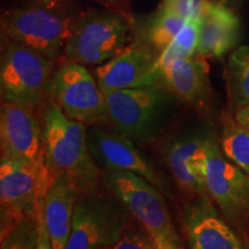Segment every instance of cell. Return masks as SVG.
Returning a JSON list of instances; mask_svg holds the SVG:
<instances>
[{
  "instance_id": "6da1fadb",
  "label": "cell",
  "mask_w": 249,
  "mask_h": 249,
  "mask_svg": "<svg viewBox=\"0 0 249 249\" xmlns=\"http://www.w3.org/2000/svg\"><path fill=\"white\" fill-rule=\"evenodd\" d=\"M43 151L51 176L73 180L81 195L97 193L99 172L90 151L86 124L68 118L49 98L43 117Z\"/></svg>"
},
{
  "instance_id": "7a4b0ae2",
  "label": "cell",
  "mask_w": 249,
  "mask_h": 249,
  "mask_svg": "<svg viewBox=\"0 0 249 249\" xmlns=\"http://www.w3.org/2000/svg\"><path fill=\"white\" fill-rule=\"evenodd\" d=\"M52 180L44 156L34 163L1 160V236L22 220L36 219Z\"/></svg>"
},
{
  "instance_id": "3957f363",
  "label": "cell",
  "mask_w": 249,
  "mask_h": 249,
  "mask_svg": "<svg viewBox=\"0 0 249 249\" xmlns=\"http://www.w3.org/2000/svg\"><path fill=\"white\" fill-rule=\"evenodd\" d=\"M111 189L136 222L154 239L157 249H181L160 189L130 172L111 171Z\"/></svg>"
},
{
  "instance_id": "277c9868",
  "label": "cell",
  "mask_w": 249,
  "mask_h": 249,
  "mask_svg": "<svg viewBox=\"0 0 249 249\" xmlns=\"http://www.w3.org/2000/svg\"><path fill=\"white\" fill-rule=\"evenodd\" d=\"M71 18L58 6L33 4L2 15L4 38L20 43L55 61L74 29Z\"/></svg>"
},
{
  "instance_id": "5b68a950",
  "label": "cell",
  "mask_w": 249,
  "mask_h": 249,
  "mask_svg": "<svg viewBox=\"0 0 249 249\" xmlns=\"http://www.w3.org/2000/svg\"><path fill=\"white\" fill-rule=\"evenodd\" d=\"M54 61L20 43L4 38L0 61L2 102L36 107L48 96Z\"/></svg>"
},
{
  "instance_id": "8992f818",
  "label": "cell",
  "mask_w": 249,
  "mask_h": 249,
  "mask_svg": "<svg viewBox=\"0 0 249 249\" xmlns=\"http://www.w3.org/2000/svg\"><path fill=\"white\" fill-rule=\"evenodd\" d=\"M169 92L160 85L104 93L105 119L114 132L129 140L150 139L161 126Z\"/></svg>"
},
{
  "instance_id": "52a82bcc",
  "label": "cell",
  "mask_w": 249,
  "mask_h": 249,
  "mask_svg": "<svg viewBox=\"0 0 249 249\" xmlns=\"http://www.w3.org/2000/svg\"><path fill=\"white\" fill-rule=\"evenodd\" d=\"M129 29L128 20L118 13L89 15L74 26L62 53L83 66L102 65L124 49Z\"/></svg>"
},
{
  "instance_id": "ba28073f",
  "label": "cell",
  "mask_w": 249,
  "mask_h": 249,
  "mask_svg": "<svg viewBox=\"0 0 249 249\" xmlns=\"http://www.w3.org/2000/svg\"><path fill=\"white\" fill-rule=\"evenodd\" d=\"M48 96L71 119L85 124L105 119L104 93L83 65L66 61L55 70Z\"/></svg>"
},
{
  "instance_id": "9c48e42d",
  "label": "cell",
  "mask_w": 249,
  "mask_h": 249,
  "mask_svg": "<svg viewBox=\"0 0 249 249\" xmlns=\"http://www.w3.org/2000/svg\"><path fill=\"white\" fill-rule=\"evenodd\" d=\"M207 194L230 222L249 218V176L224 156L216 138L208 136L205 164Z\"/></svg>"
},
{
  "instance_id": "30bf717a",
  "label": "cell",
  "mask_w": 249,
  "mask_h": 249,
  "mask_svg": "<svg viewBox=\"0 0 249 249\" xmlns=\"http://www.w3.org/2000/svg\"><path fill=\"white\" fill-rule=\"evenodd\" d=\"M124 227V217L114 205L96 194L81 195L74 209L66 249L112 247Z\"/></svg>"
},
{
  "instance_id": "8fae6325",
  "label": "cell",
  "mask_w": 249,
  "mask_h": 249,
  "mask_svg": "<svg viewBox=\"0 0 249 249\" xmlns=\"http://www.w3.org/2000/svg\"><path fill=\"white\" fill-rule=\"evenodd\" d=\"M1 160L34 163L44 156L43 123L35 107L2 102L0 108Z\"/></svg>"
},
{
  "instance_id": "7c38bea8",
  "label": "cell",
  "mask_w": 249,
  "mask_h": 249,
  "mask_svg": "<svg viewBox=\"0 0 249 249\" xmlns=\"http://www.w3.org/2000/svg\"><path fill=\"white\" fill-rule=\"evenodd\" d=\"M157 58L147 45L124 48L110 60L95 68V77L103 93L123 89L160 86Z\"/></svg>"
},
{
  "instance_id": "4fadbf2b",
  "label": "cell",
  "mask_w": 249,
  "mask_h": 249,
  "mask_svg": "<svg viewBox=\"0 0 249 249\" xmlns=\"http://www.w3.org/2000/svg\"><path fill=\"white\" fill-rule=\"evenodd\" d=\"M182 229L191 249H249L207 195L195 196L186 205Z\"/></svg>"
},
{
  "instance_id": "5bb4252c",
  "label": "cell",
  "mask_w": 249,
  "mask_h": 249,
  "mask_svg": "<svg viewBox=\"0 0 249 249\" xmlns=\"http://www.w3.org/2000/svg\"><path fill=\"white\" fill-rule=\"evenodd\" d=\"M88 141L93 158L110 171L134 173L158 189H163V182L154 166L140 154L128 138L116 132L93 127L88 133Z\"/></svg>"
},
{
  "instance_id": "9a60e30c",
  "label": "cell",
  "mask_w": 249,
  "mask_h": 249,
  "mask_svg": "<svg viewBox=\"0 0 249 249\" xmlns=\"http://www.w3.org/2000/svg\"><path fill=\"white\" fill-rule=\"evenodd\" d=\"M201 29L195 55L222 58L240 39V21L224 2H200Z\"/></svg>"
},
{
  "instance_id": "2e32d148",
  "label": "cell",
  "mask_w": 249,
  "mask_h": 249,
  "mask_svg": "<svg viewBox=\"0 0 249 249\" xmlns=\"http://www.w3.org/2000/svg\"><path fill=\"white\" fill-rule=\"evenodd\" d=\"M208 136L185 135L167 151V164L180 189L187 194L207 195L205 164Z\"/></svg>"
},
{
  "instance_id": "e0dca14e",
  "label": "cell",
  "mask_w": 249,
  "mask_h": 249,
  "mask_svg": "<svg viewBox=\"0 0 249 249\" xmlns=\"http://www.w3.org/2000/svg\"><path fill=\"white\" fill-rule=\"evenodd\" d=\"M81 193L73 180L64 176L54 177L42 204L52 249H66L74 209Z\"/></svg>"
},
{
  "instance_id": "ac0fdd59",
  "label": "cell",
  "mask_w": 249,
  "mask_h": 249,
  "mask_svg": "<svg viewBox=\"0 0 249 249\" xmlns=\"http://www.w3.org/2000/svg\"><path fill=\"white\" fill-rule=\"evenodd\" d=\"M161 82L183 102L201 107L209 96V65L200 55L177 61L163 76Z\"/></svg>"
},
{
  "instance_id": "d6986e66",
  "label": "cell",
  "mask_w": 249,
  "mask_h": 249,
  "mask_svg": "<svg viewBox=\"0 0 249 249\" xmlns=\"http://www.w3.org/2000/svg\"><path fill=\"white\" fill-rule=\"evenodd\" d=\"M201 29V11L200 4L195 11L187 18L185 24L169 45L158 54L157 71L160 79L177 61L194 57L197 51L198 39Z\"/></svg>"
},
{
  "instance_id": "ffe728a7",
  "label": "cell",
  "mask_w": 249,
  "mask_h": 249,
  "mask_svg": "<svg viewBox=\"0 0 249 249\" xmlns=\"http://www.w3.org/2000/svg\"><path fill=\"white\" fill-rule=\"evenodd\" d=\"M186 20V17L160 7L143 28V39L145 45L160 54L179 33Z\"/></svg>"
},
{
  "instance_id": "44dd1931",
  "label": "cell",
  "mask_w": 249,
  "mask_h": 249,
  "mask_svg": "<svg viewBox=\"0 0 249 249\" xmlns=\"http://www.w3.org/2000/svg\"><path fill=\"white\" fill-rule=\"evenodd\" d=\"M227 88L234 111L249 104V46H240L230 57Z\"/></svg>"
},
{
  "instance_id": "7402d4cb",
  "label": "cell",
  "mask_w": 249,
  "mask_h": 249,
  "mask_svg": "<svg viewBox=\"0 0 249 249\" xmlns=\"http://www.w3.org/2000/svg\"><path fill=\"white\" fill-rule=\"evenodd\" d=\"M219 145L227 160L249 176V128L227 117Z\"/></svg>"
},
{
  "instance_id": "603a6c76",
  "label": "cell",
  "mask_w": 249,
  "mask_h": 249,
  "mask_svg": "<svg viewBox=\"0 0 249 249\" xmlns=\"http://www.w3.org/2000/svg\"><path fill=\"white\" fill-rule=\"evenodd\" d=\"M37 233V218L22 220L1 236V249H36Z\"/></svg>"
},
{
  "instance_id": "cb8c5ba5",
  "label": "cell",
  "mask_w": 249,
  "mask_h": 249,
  "mask_svg": "<svg viewBox=\"0 0 249 249\" xmlns=\"http://www.w3.org/2000/svg\"><path fill=\"white\" fill-rule=\"evenodd\" d=\"M113 249H157L154 239L144 229L126 226Z\"/></svg>"
},
{
  "instance_id": "d4e9b609",
  "label": "cell",
  "mask_w": 249,
  "mask_h": 249,
  "mask_svg": "<svg viewBox=\"0 0 249 249\" xmlns=\"http://www.w3.org/2000/svg\"><path fill=\"white\" fill-rule=\"evenodd\" d=\"M160 7L188 18L195 11L197 5L195 4V0H163Z\"/></svg>"
},
{
  "instance_id": "484cf974",
  "label": "cell",
  "mask_w": 249,
  "mask_h": 249,
  "mask_svg": "<svg viewBox=\"0 0 249 249\" xmlns=\"http://www.w3.org/2000/svg\"><path fill=\"white\" fill-rule=\"evenodd\" d=\"M37 226H38V233H37L36 249H52L48 230H46L44 219H43L42 207H40L38 214H37Z\"/></svg>"
},
{
  "instance_id": "4316f807",
  "label": "cell",
  "mask_w": 249,
  "mask_h": 249,
  "mask_svg": "<svg viewBox=\"0 0 249 249\" xmlns=\"http://www.w3.org/2000/svg\"><path fill=\"white\" fill-rule=\"evenodd\" d=\"M234 119L242 126L249 128V104L234 111Z\"/></svg>"
},
{
  "instance_id": "83f0119b",
  "label": "cell",
  "mask_w": 249,
  "mask_h": 249,
  "mask_svg": "<svg viewBox=\"0 0 249 249\" xmlns=\"http://www.w3.org/2000/svg\"><path fill=\"white\" fill-rule=\"evenodd\" d=\"M33 4L45 5V6H59L61 0H31Z\"/></svg>"
},
{
  "instance_id": "f1b7e54d",
  "label": "cell",
  "mask_w": 249,
  "mask_h": 249,
  "mask_svg": "<svg viewBox=\"0 0 249 249\" xmlns=\"http://www.w3.org/2000/svg\"><path fill=\"white\" fill-rule=\"evenodd\" d=\"M220 1L224 2V4L227 6H235V5H238L241 0H220Z\"/></svg>"
},
{
  "instance_id": "f546056e",
  "label": "cell",
  "mask_w": 249,
  "mask_h": 249,
  "mask_svg": "<svg viewBox=\"0 0 249 249\" xmlns=\"http://www.w3.org/2000/svg\"><path fill=\"white\" fill-rule=\"evenodd\" d=\"M101 249H113L112 247H104V248H101Z\"/></svg>"
}]
</instances>
